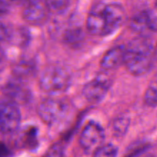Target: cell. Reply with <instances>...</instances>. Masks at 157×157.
<instances>
[{
    "label": "cell",
    "instance_id": "1",
    "mask_svg": "<svg viewBox=\"0 0 157 157\" xmlns=\"http://www.w3.org/2000/svg\"><path fill=\"white\" fill-rule=\"evenodd\" d=\"M123 65L132 75L140 76L148 73L153 66L154 48L150 39L140 36L125 48Z\"/></svg>",
    "mask_w": 157,
    "mask_h": 157
},
{
    "label": "cell",
    "instance_id": "2",
    "mask_svg": "<svg viewBox=\"0 0 157 157\" xmlns=\"http://www.w3.org/2000/svg\"><path fill=\"white\" fill-rule=\"evenodd\" d=\"M72 80V72L63 64H52L45 68L39 77V86L51 94L66 91Z\"/></svg>",
    "mask_w": 157,
    "mask_h": 157
},
{
    "label": "cell",
    "instance_id": "3",
    "mask_svg": "<svg viewBox=\"0 0 157 157\" xmlns=\"http://www.w3.org/2000/svg\"><path fill=\"white\" fill-rule=\"evenodd\" d=\"M69 111L68 103L58 98H47L40 102L37 112L39 118L46 124L52 126L64 119Z\"/></svg>",
    "mask_w": 157,
    "mask_h": 157
},
{
    "label": "cell",
    "instance_id": "4",
    "mask_svg": "<svg viewBox=\"0 0 157 157\" xmlns=\"http://www.w3.org/2000/svg\"><path fill=\"white\" fill-rule=\"evenodd\" d=\"M21 123V113L18 104L10 99L0 101V131L11 134L19 129Z\"/></svg>",
    "mask_w": 157,
    "mask_h": 157
},
{
    "label": "cell",
    "instance_id": "5",
    "mask_svg": "<svg viewBox=\"0 0 157 157\" xmlns=\"http://www.w3.org/2000/svg\"><path fill=\"white\" fill-rule=\"evenodd\" d=\"M99 75L84 86L82 95L90 102H98L103 99L109 90L111 85V78L108 71L103 70Z\"/></svg>",
    "mask_w": 157,
    "mask_h": 157
},
{
    "label": "cell",
    "instance_id": "6",
    "mask_svg": "<svg viewBox=\"0 0 157 157\" xmlns=\"http://www.w3.org/2000/svg\"><path fill=\"white\" fill-rule=\"evenodd\" d=\"M104 129L96 122H89L79 136V144L86 151H93L103 144L105 140Z\"/></svg>",
    "mask_w": 157,
    "mask_h": 157
},
{
    "label": "cell",
    "instance_id": "7",
    "mask_svg": "<svg viewBox=\"0 0 157 157\" xmlns=\"http://www.w3.org/2000/svg\"><path fill=\"white\" fill-rule=\"evenodd\" d=\"M50 13L44 0H29L23 10V18L33 25H41L47 21Z\"/></svg>",
    "mask_w": 157,
    "mask_h": 157
},
{
    "label": "cell",
    "instance_id": "8",
    "mask_svg": "<svg viewBox=\"0 0 157 157\" xmlns=\"http://www.w3.org/2000/svg\"><path fill=\"white\" fill-rule=\"evenodd\" d=\"M102 12L106 21L108 33L111 34L120 28L126 20V11L119 3H109L102 7Z\"/></svg>",
    "mask_w": 157,
    "mask_h": 157
},
{
    "label": "cell",
    "instance_id": "9",
    "mask_svg": "<svg viewBox=\"0 0 157 157\" xmlns=\"http://www.w3.org/2000/svg\"><path fill=\"white\" fill-rule=\"evenodd\" d=\"M4 92L9 99L17 104L26 103L31 97L29 90L24 85L23 82L15 78L6 84Z\"/></svg>",
    "mask_w": 157,
    "mask_h": 157
},
{
    "label": "cell",
    "instance_id": "10",
    "mask_svg": "<svg viewBox=\"0 0 157 157\" xmlns=\"http://www.w3.org/2000/svg\"><path fill=\"white\" fill-rule=\"evenodd\" d=\"M87 31L93 36H104L109 35L106 21L102 8L92 11L86 19Z\"/></svg>",
    "mask_w": 157,
    "mask_h": 157
},
{
    "label": "cell",
    "instance_id": "11",
    "mask_svg": "<svg viewBox=\"0 0 157 157\" xmlns=\"http://www.w3.org/2000/svg\"><path fill=\"white\" fill-rule=\"evenodd\" d=\"M126 49L123 46H115L109 49L102 56L100 66L103 70L110 71L123 64Z\"/></svg>",
    "mask_w": 157,
    "mask_h": 157
},
{
    "label": "cell",
    "instance_id": "12",
    "mask_svg": "<svg viewBox=\"0 0 157 157\" xmlns=\"http://www.w3.org/2000/svg\"><path fill=\"white\" fill-rule=\"evenodd\" d=\"M35 70L36 66L31 61L22 60L13 67V75L15 78L24 82V80L33 76Z\"/></svg>",
    "mask_w": 157,
    "mask_h": 157
},
{
    "label": "cell",
    "instance_id": "13",
    "mask_svg": "<svg viewBox=\"0 0 157 157\" xmlns=\"http://www.w3.org/2000/svg\"><path fill=\"white\" fill-rule=\"evenodd\" d=\"M129 26L132 30L139 33L149 29V11H141L132 16L129 22Z\"/></svg>",
    "mask_w": 157,
    "mask_h": 157
},
{
    "label": "cell",
    "instance_id": "14",
    "mask_svg": "<svg viewBox=\"0 0 157 157\" xmlns=\"http://www.w3.org/2000/svg\"><path fill=\"white\" fill-rule=\"evenodd\" d=\"M85 35L83 31L79 28L69 29L65 33L63 36V40L65 43L69 46H78L80 43H82Z\"/></svg>",
    "mask_w": 157,
    "mask_h": 157
},
{
    "label": "cell",
    "instance_id": "15",
    "mask_svg": "<svg viewBox=\"0 0 157 157\" xmlns=\"http://www.w3.org/2000/svg\"><path fill=\"white\" fill-rule=\"evenodd\" d=\"M144 102L150 107L157 106V78L149 83L144 94Z\"/></svg>",
    "mask_w": 157,
    "mask_h": 157
},
{
    "label": "cell",
    "instance_id": "16",
    "mask_svg": "<svg viewBox=\"0 0 157 157\" xmlns=\"http://www.w3.org/2000/svg\"><path fill=\"white\" fill-rule=\"evenodd\" d=\"M129 126V120L126 116L118 117L114 120L113 124V130L114 134L118 136H122L127 132Z\"/></svg>",
    "mask_w": 157,
    "mask_h": 157
},
{
    "label": "cell",
    "instance_id": "17",
    "mask_svg": "<svg viewBox=\"0 0 157 157\" xmlns=\"http://www.w3.org/2000/svg\"><path fill=\"white\" fill-rule=\"evenodd\" d=\"M117 148L113 144H102L93 152V157H116Z\"/></svg>",
    "mask_w": 157,
    "mask_h": 157
},
{
    "label": "cell",
    "instance_id": "18",
    "mask_svg": "<svg viewBox=\"0 0 157 157\" xmlns=\"http://www.w3.org/2000/svg\"><path fill=\"white\" fill-rule=\"evenodd\" d=\"M49 11L62 13L66 11L69 5V0H44Z\"/></svg>",
    "mask_w": 157,
    "mask_h": 157
},
{
    "label": "cell",
    "instance_id": "19",
    "mask_svg": "<svg viewBox=\"0 0 157 157\" xmlns=\"http://www.w3.org/2000/svg\"><path fill=\"white\" fill-rule=\"evenodd\" d=\"M64 147L62 143H56L50 146L43 157H64Z\"/></svg>",
    "mask_w": 157,
    "mask_h": 157
},
{
    "label": "cell",
    "instance_id": "20",
    "mask_svg": "<svg viewBox=\"0 0 157 157\" xmlns=\"http://www.w3.org/2000/svg\"><path fill=\"white\" fill-rule=\"evenodd\" d=\"M149 30L157 31V10L156 11H149Z\"/></svg>",
    "mask_w": 157,
    "mask_h": 157
},
{
    "label": "cell",
    "instance_id": "21",
    "mask_svg": "<svg viewBox=\"0 0 157 157\" xmlns=\"http://www.w3.org/2000/svg\"><path fill=\"white\" fill-rule=\"evenodd\" d=\"M10 34L8 28L3 23L0 22V42H4L8 40Z\"/></svg>",
    "mask_w": 157,
    "mask_h": 157
},
{
    "label": "cell",
    "instance_id": "22",
    "mask_svg": "<svg viewBox=\"0 0 157 157\" xmlns=\"http://www.w3.org/2000/svg\"><path fill=\"white\" fill-rule=\"evenodd\" d=\"M10 11V6L5 0H0V17L6 15Z\"/></svg>",
    "mask_w": 157,
    "mask_h": 157
},
{
    "label": "cell",
    "instance_id": "23",
    "mask_svg": "<svg viewBox=\"0 0 157 157\" xmlns=\"http://www.w3.org/2000/svg\"><path fill=\"white\" fill-rule=\"evenodd\" d=\"M6 56L2 49L0 48V72L2 71L6 66Z\"/></svg>",
    "mask_w": 157,
    "mask_h": 157
},
{
    "label": "cell",
    "instance_id": "24",
    "mask_svg": "<svg viewBox=\"0 0 157 157\" xmlns=\"http://www.w3.org/2000/svg\"><path fill=\"white\" fill-rule=\"evenodd\" d=\"M7 155V149L5 146L0 144V157H6Z\"/></svg>",
    "mask_w": 157,
    "mask_h": 157
},
{
    "label": "cell",
    "instance_id": "25",
    "mask_svg": "<svg viewBox=\"0 0 157 157\" xmlns=\"http://www.w3.org/2000/svg\"><path fill=\"white\" fill-rule=\"evenodd\" d=\"M154 58L157 60V44L154 48Z\"/></svg>",
    "mask_w": 157,
    "mask_h": 157
},
{
    "label": "cell",
    "instance_id": "26",
    "mask_svg": "<svg viewBox=\"0 0 157 157\" xmlns=\"http://www.w3.org/2000/svg\"><path fill=\"white\" fill-rule=\"evenodd\" d=\"M12 1H14V2H22V1H25V0H12Z\"/></svg>",
    "mask_w": 157,
    "mask_h": 157
},
{
    "label": "cell",
    "instance_id": "27",
    "mask_svg": "<svg viewBox=\"0 0 157 157\" xmlns=\"http://www.w3.org/2000/svg\"><path fill=\"white\" fill-rule=\"evenodd\" d=\"M155 6H156V10H157V0H156V2H155Z\"/></svg>",
    "mask_w": 157,
    "mask_h": 157
}]
</instances>
